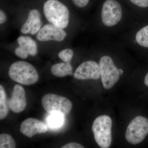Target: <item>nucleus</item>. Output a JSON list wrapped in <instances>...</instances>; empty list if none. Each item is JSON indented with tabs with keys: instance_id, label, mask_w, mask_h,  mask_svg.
Masks as SVG:
<instances>
[{
	"instance_id": "1",
	"label": "nucleus",
	"mask_w": 148,
	"mask_h": 148,
	"mask_svg": "<svg viewBox=\"0 0 148 148\" xmlns=\"http://www.w3.org/2000/svg\"><path fill=\"white\" fill-rule=\"evenodd\" d=\"M46 18L51 24L62 29L69 25L70 11L67 6L60 0H46L43 5Z\"/></svg>"
},
{
	"instance_id": "2",
	"label": "nucleus",
	"mask_w": 148,
	"mask_h": 148,
	"mask_svg": "<svg viewBox=\"0 0 148 148\" xmlns=\"http://www.w3.org/2000/svg\"><path fill=\"white\" fill-rule=\"evenodd\" d=\"M10 77L20 84L30 85L38 82L39 76L33 65L24 61H18L12 64L9 70Z\"/></svg>"
},
{
	"instance_id": "3",
	"label": "nucleus",
	"mask_w": 148,
	"mask_h": 148,
	"mask_svg": "<svg viewBox=\"0 0 148 148\" xmlns=\"http://www.w3.org/2000/svg\"><path fill=\"white\" fill-rule=\"evenodd\" d=\"M112 121L108 116H101L93 121L92 130L96 143L100 147L108 148L112 141Z\"/></svg>"
},
{
	"instance_id": "4",
	"label": "nucleus",
	"mask_w": 148,
	"mask_h": 148,
	"mask_svg": "<svg viewBox=\"0 0 148 148\" xmlns=\"http://www.w3.org/2000/svg\"><path fill=\"white\" fill-rule=\"evenodd\" d=\"M41 103L44 109L49 113H58L65 117L69 115L73 107L71 102L69 99L53 93L44 95Z\"/></svg>"
},
{
	"instance_id": "5",
	"label": "nucleus",
	"mask_w": 148,
	"mask_h": 148,
	"mask_svg": "<svg viewBox=\"0 0 148 148\" xmlns=\"http://www.w3.org/2000/svg\"><path fill=\"white\" fill-rule=\"evenodd\" d=\"M148 133V119L138 116L130 123L125 132V138L131 145L141 143Z\"/></svg>"
},
{
	"instance_id": "6",
	"label": "nucleus",
	"mask_w": 148,
	"mask_h": 148,
	"mask_svg": "<svg viewBox=\"0 0 148 148\" xmlns=\"http://www.w3.org/2000/svg\"><path fill=\"white\" fill-rule=\"evenodd\" d=\"M99 64L103 87L106 89H110L119 79V69H118L112 58L108 56L101 57Z\"/></svg>"
},
{
	"instance_id": "7",
	"label": "nucleus",
	"mask_w": 148,
	"mask_h": 148,
	"mask_svg": "<svg viewBox=\"0 0 148 148\" xmlns=\"http://www.w3.org/2000/svg\"><path fill=\"white\" fill-rule=\"evenodd\" d=\"M122 16V10L119 3L115 0H106L101 12L103 24L106 27H113L121 21Z\"/></svg>"
},
{
	"instance_id": "8",
	"label": "nucleus",
	"mask_w": 148,
	"mask_h": 148,
	"mask_svg": "<svg viewBox=\"0 0 148 148\" xmlns=\"http://www.w3.org/2000/svg\"><path fill=\"white\" fill-rule=\"evenodd\" d=\"M74 77L78 80L99 79L101 77L99 64L94 61H85L77 68Z\"/></svg>"
},
{
	"instance_id": "9",
	"label": "nucleus",
	"mask_w": 148,
	"mask_h": 148,
	"mask_svg": "<svg viewBox=\"0 0 148 148\" xmlns=\"http://www.w3.org/2000/svg\"><path fill=\"white\" fill-rule=\"evenodd\" d=\"M8 108L15 113L21 112L27 106L25 91L24 88L19 84L15 85L10 98L7 101Z\"/></svg>"
},
{
	"instance_id": "10",
	"label": "nucleus",
	"mask_w": 148,
	"mask_h": 148,
	"mask_svg": "<svg viewBox=\"0 0 148 148\" xmlns=\"http://www.w3.org/2000/svg\"><path fill=\"white\" fill-rule=\"evenodd\" d=\"M67 36V34L63 29L52 24H48L40 29L37 34V39L40 41L53 40L61 42Z\"/></svg>"
},
{
	"instance_id": "11",
	"label": "nucleus",
	"mask_w": 148,
	"mask_h": 148,
	"mask_svg": "<svg viewBox=\"0 0 148 148\" xmlns=\"http://www.w3.org/2000/svg\"><path fill=\"white\" fill-rule=\"evenodd\" d=\"M19 46L16 47L14 53L16 56L22 59H26L28 55L34 56L38 52L36 42L31 37L21 36L17 39Z\"/></svg>"
},
{
	"instance_id": "12",
	"label": "nucleus",
	"mask_w": 148,
	"mask_h": 148,
	"mask_svg": "<svg viewBox=\"0 0 148 148\" xmlns=\"http://www.w3.org/2000/svg\"><path fill=\"white\" fill-rule=\"evenodd\" d=\"M48 127L45 123L35 118L27 119L21 123L20 131L29 138L36 134H40L47 132Z\"/></svg>"
},
{
	"instance_id": "13",
	"label": "nucleus",
	"mask_w": 148,
	"mask_h": 148,
	"mask_svg": "<svg viewBox=\"0 0 148 148\" xmlns=\"http://www.w3.org/2000/svg\"><path fill=\"white\" fill-rule=\"evenodd\" d=\"M41 27L40 13L39 11L34 9L29 12L27 20L21 27V32L23 34L35 35L39 32Z\"/></svg>"
},
{
	"instance_id": "14",
	"label": "nucleus",
	"mask_w": 148,
	"mask_h": 148,
	"mask_svg": "<svg viewBox=\"0 0 148 148\" xmlns=\"http://www.w3.org/2000/svg\"><path fill=\"white\" fill-rule=\"evenodd\" d=\"M51 73L56 77H62L73 74V67L71 62L54 64L51 69Z\"/></svg>"
},
{
	"instance_id": "15",
	"label": "nucleus",
	"mask_w": 148,
	"mask_h": 148,
	"mask_svg": "<svg viewBox=\"0 0 148 148\" xmlns=\"http://www.w3.org/2000/svg\"><path fill=\"white\" fill-rule=\"evenodd\" d=\"M9 110L6 95L3 87L0 85V120L4 119L8 114Z\"/></svg>"
},
{
	"instance_id": "16",
	"label": "nucleus",
	"mask_w": 148,
	"mask_h": 148,
	"mask_svg": "<svg viewBox=\"0 0 148 148\" xmlns=\"http://www.w3.org/2000/svg\"><path fill=\"white\" fill-rule=\"evenodd\" d=\"M64 116L62 114L54 113L51 114L47 118V123L49 126L52 128L61 127L64 123Z\"/></svg>"
},
{
	"instance_id": "17",
	"label": "nucleus",
	"mask_w": 148,
	"mask_h": 148,
	"mask_svg": "<svg viewBox=\"0 0 148 148\" xmlns=\"http://www.w3.org/2000/svg\"><path fill=\"white\" fill-rule=\"evenodd\" d=\"M135 39L141 46L148 48V25L143 27L137 32Z\"/></svg>"
},
{
	"instance_id": "18",
	"label": "nucleus",
	"mask_w": 148,
	"mask_h": 148,
	"mask_svg": "<svg viewBox=\"0 0 148 148\" xmlns=\"http://www.w3.org/2000/svg\"><path fill=\"white\" fill-rule=\"evenodd\" d=\"M16 143L11 135L6 133L0 135V148H15Z\"/></svg>"
},
{
	"instance_id": "19",
	"label": "nucleus",
	"mask_w": 148,
	"mask_h": 148,
	"mask_svg": "<svg viewBox=\"0 0 148 148\" xmlns=\"http://www.w3.org/2000/svg\"><path fill=\"white\" fill-rule=\"evenodd\" d=\"M73 51L70 49H66L58 53V57L64 62H71L73 56Z\"/></svg>"
},
{
	"instance_id": "20",
	"label": "nucleus",
	"mask_w": 148,
	"mask_h": 148,
	"mask_svg": "<svg viewBox=\"0 0 148 148\" xmlns=\"http://www.w3.org/2000/svg\"><path fill=\"white\" fill-rule=\"evenodd\" d=\"M74 5L77 7L82 8L88 4L90 0H72Z\"/></svg>"
},
{
	"instance_id": "21",
	"label": "nucleus",
	"mask_w": 148,
	"mask_h": 148,
	"mask_svg": "<svg viewBox=\"0 0 148 148\" xmlns=\"http://www.w3.org/2000/svg\"><path fill=\"white\" fill-rule=\"evenodd\" d=\"M132 3L141 8L148 7V0H130Z\"/></svg>"
},
{
	"instance_id": "22",
	"label": "nucleus",
	"mask_w": 148,
	"mask_h": 148,
	"mask_svg": "<svg viewBox=\"0 0 148 148\" xmlns=\"http://www.w3.org/2000/svg\"><path fill=\"white\" fill-rule=\"evenodd\" d=\"M62 148H84L80 144L77 143H72L66 144L65 145L61 147Z\"/></svg>"
},
{
	"instance_id": "23",
	"label": "nucleus",
	"mask_w": 148,
	"mask_h": 148,
	"mask_svg": "<svg viewBox=\"0 0 148 148\" xmlns=\"http://www.w3.org/2000/svg\"><path fill=\"white\" fill-rule=\"evenodd\" d=\"M6 21V16L4 12L1 10H0V24H3Z\"/></svg>"
},
{
	"instance_id": "24",
	"label": "nucleus",
	"mask_w": 148,
	"mask_h": 148,
	"mask_svg": "<svg viewBox=\"0 0 148 148\" xmlns=\"http://www.w3.org/2000/svg\"><path fill=\"white\" fill-rule=\"evenodd\" d=\"M145 83L146 85L148 87V73L146 75L145 78Z\"/></svg>"
},
{
	"instance_id": "25",
	"label": "nucleus",
	"mask_w": 148,
	"mask_h": 148,
	"mask_svg": "<svg viewBox=\"0 0 148 148\" xmlns=\"http://www.w3.org/2000/svg\"><path fill=\"white\" fill-rule=\"evenodd\" d=\"M119 72L120 75H121L123 73V71L121 69H119Z\"/></svg>"
}]
</instances>
